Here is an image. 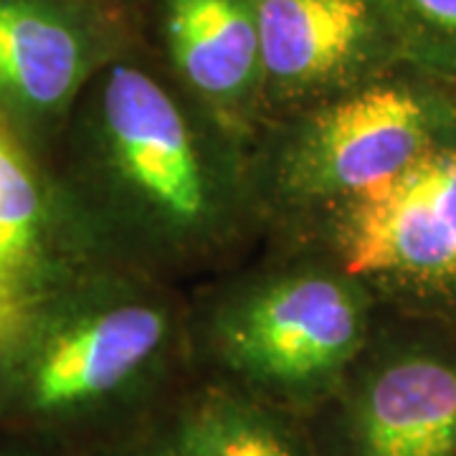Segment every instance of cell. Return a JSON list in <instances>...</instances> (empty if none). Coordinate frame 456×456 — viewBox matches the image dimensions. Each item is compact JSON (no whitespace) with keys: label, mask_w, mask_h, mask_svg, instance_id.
Here are the masks:
<instances>
[{"label":"cell","mask_w":456,"mask_h":456,"mask_svg":"<svg viewBox=\"0 0 456 456\" xmlns=\"http://www.w3.org/2000/svg\"><path fill=\"white\" fill-rule=\"evenodd\" d=\"M44 165L102 266L188 292L266 239L248 142L137 33L86 82Z\"/></svg>","instance_id":"1"},{"label":"cell","mask_w":456,"mask_h":456,"mask_svg":"<svg viewBox=\"0 0 456 456\" xmlns=\"http://www.w3.org/2000/svg\"><path fill=\"white\" fill-rule=\"evenodd\" d=\"M196 386L185 292L94 266L0 320V428L92 456Z\"/></svg>","instance_id":"2"},{"label":"cell","mask_w":456,"mask_h":456,"mask_svg":"<svg viewBox=\"0 0 456 456\" xmlns=\"http://www.w3.org/2000/svg\"><path fill=\"white\" fill-rule=\"evenodd\" d=\"M196 383L307 419L368 340L378 302L307 239H264L241 264L185 292Z\"/></svg>","instance_id":"3"},{"label":"cell","mask_w":456,"mask_h":456,"mask_svg":"<svg viewBox=\"0 0 456 456\" xmlns=\"http://www.w3.org/2000/svg\"><path fill=\"white\" fill-rule=\"evenodd\" d=\"M454 127L456 79L408 61L264 122L248 140V163L266 239L310 228L406 170Z\"/></svg>","instance_id":"4"},{"label":"cell","mask_w":456,"mask_h":456,"mask_svg":"<svg viewBox=\"0 0 456 456\" xmlns=\"http://www.w3.org/2000/svg\"><path fill=\"white\" fill-rule=\"evenodd\" d=\"M277 239L322 246L380 310L456 322V127L398 175Z\"/></svg>","instance_id":"5"},{"label":"cell","mask_w":456,"mask_h":456,"mask_svg":"<svg viewBox=\"0 0 456 456\" xmlns=\"http://www.w3.org/2000/svg\"><path fill=\"white\" fill-rule=\"evenodd\" d=\"M305 426L317 456H456V322L378 312Z\"/></svg>","instance_id":"6"},{"label":"cell","mask_w":456,"mask_h":456,"mask_svg":"<svg viewBox=\"0 0 456 456\" xmlns=\"http://www.w3.org/2000/svg\"><path fill=\"white\" fill-rule=\"evenodd\" d=\"M132 38L130 0H0V130L46 163L86 82Z\"/></svg>","instance_id":"7"},{"label":"cell","mask_w":456,"mask_h":456,"mask_svg":"<svg viewBox=\"0 0 456 456\" xmlns=\"http://www.w3.org/2000/svg\"><path fill=\"white\" fill-rule=\"evenodd\" d=\"M254 3L261 44L259 127L408 61L373 0Z\"/></svg>","instance_id":"8"},{"label":"cell","mask_w":456,"mask_h":456,"mask_svg":"<svg viewBox=\"0 0 456 456\" xmlns=\"http://www.w3.org/2000/svg\"><path fill=\"white\" fill-rule=\"evenodd\" d=\"M134 33L185 94L246 142L261 117L254 0H130Z\"/></svg>","instance_id":"9"},{"label":"cell","mask_w":456,"mask_h":456,"mask_svg":"<svg viewBox=\"0 0 456 456\" xmlns=\"http://www.w3.org/2000/svg\"><path fill=\"white\" fill-rule=\"evenodd\" d=\"M94 266L49 167L0 130V320Z\"/></svg>","instance_id":"10"},{"label":"cell","mask_w":456,"mask_h":456,"mask_svg":"<svg viewBox=\"0 0 456 456\" xmlns=\"http://www.w3.org/2000/svg\"><path fill=\"white\" fill-rule=\"evenodd\" d=\"M180 424L196 456H317L302 419L208 383L183 398Z\"/></svg>","instance_id":"11"},{"label":"cell","mask_w":456,"mask_h":456,"mask_svg":"<svg viewBox=\"0 0 456 456\" xmlns=\"http://www.w3.org/2000/svg\"><path fill=\"white\" fill-rule=\"evenodd\" d=\"M411 64L456 79V0H373Z\"/></svg>","instance_id":"12"},{"label":"cell","mask_w":456,"mask_h":456,"mask_svg":"<svg viewBox=\"0 0 456 456\" xmlns=\"http://www.w3.org/2000/svg\"><path fill=\"white\" fill-rule=\"evenodd\" d=\"M180 403L92 456H196L180 424Z\"/></svg>","instance_id":"13"},{"label":"cell","mask_w":456,"mask_h":456,"mask_svg":"<svg viewBox=\"0 0 456 456\" xmlns=\"http://www.w3.org/2000/svg\"><path fill=\"white\" fill-rule=\"evenodd\" d=\"M0 456H71L49 441L0 428Z\"/></svg>","instance_id":"14"}]
</instances>
